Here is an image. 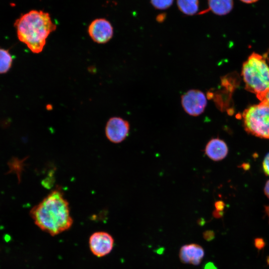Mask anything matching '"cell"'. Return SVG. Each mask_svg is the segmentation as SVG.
<instances>
[{
	"label": "cell",
	"mask_w": 269,
	"mask_h": 269,
	"mask_svg": "<svg viewBox=\"0 0 269 269\" xmlns=\"http://www.w3.org/2000/svg\"><path fill=\"white\" fill-rule=\"evenodd\" d=\"M204 269H218L217 268L212 262L206 263L204 267Z\"/></svg>",
	"instance_id": "19"
},
{
	"label": "cell",
	"mask_w": 269,
	"mask_h": 269,
	"mask_svg": "<svg viewBox=\"0 0 269 269\" xmlns=\"http://www.w3.org/2000/svg\"><path fill=\"white\" fill-rule=\"evenodd\" d=\"M14 25L18 39L36 54L43 50L48 36L56 29L48 12L37 10L21 15Z\"/></svg>",
	"instance_id": "2"
},
{
	"label": "cell",
	"mask_w": 269,
	"mask_h": 269,
	"mask_svg": "<svg viewBox=\"0 0 269 269\" xmlns=\"http://www.w3.org/2000/svg\"><path fill=\"white\" fill-rule=\"evenodd\" d=\"M263 100H265L269 104V91L267 93Z\"/></svg>",
	"instance_id": "23"
},
{
	"label": "cell",
	"mask_w": 269,
	"mask_h": 269,
	"mask_svg": "<svg viewBox=\"0 0 269 269\" xmlns=\"http://www.w3.org/2000/svg\"><path fill=\"white\" fill-rule=\"evenodd\" d=\"M12 57L8 50L0 48V74L6 73L10 68Z\"/></svg>",
	"instance_id": "13"
},
{
	"label": "cell",
	"mask_w": 269,
	"mask_h": 269,
	"mask_svg": "<svg viewBox=\"0 0 269 269\" xmlns=\"http://www.w3.org/2000/svg\"><path fill=\"white\" fill-rule=\"evenodd\" d=\"M264 191L266 195L269 199V180L266 183Z\"/></svg>",
	"instance_id": "20"
},
{
	"label": "cell",
	"mask_w": 269,
	"mask_h": 269,
	"mask_svg": "<svg viewBox=\"0 0 269 269\" xmlns=\"http://www.w3.org/2000/svg\"><path fill=\"white\" fill-rule=\"evenodd\" d=\"M91 39L99 44L106 43L113 36V28L109 21L105 18H97L91 22L88 28Z\"/></svg>",
	"instance_id": "8"
},
{
	"label": "cell",
	"mask_w": 269,
	"mask_h": 269,
	"mask_svg": "<svg viewBox=\"0 0 269 269\" xmlns=\"http://www.w3.org/2000/svg\"><path fill=\"white\" fill-rule=\"evenodd\" d=\"M263 167L265 173L269 176V153L266 155L264 159Z\"/></svg>",
	"instance_id": "15"
},
{
	"label": "cell",
	"mask_w": 269,
	"mask_h": 269,
	"mask_svg": "<svg viewBox=\"0 0 269 269\" xmlns=\"http://www.w3.org/2000/svg\"><path fill=\"white\" fill-rule=\"evenodd\" d=\"M240 0L246 3H252L256 2L258 1L259 0Z\"/></svg>",
	"instance_id": "22"
},
{
	"label": "cell",
	"mask_w": 269,
	"mask_h": 269,
	"mask_svg": "<svg viewBox=\"0 0 269 269\" xmlns=\"http://www.w3.org/2000/svg\"><path fill=\"white\" fill-rule=\"evenodd\" d=\"M203 237L205 240L207 241L212 240L215 237V234L213 231L208 230L203 233Z\"/></svg>",
	"instance_id": "17"
},
{
	"label": "cell",
	"mask_w": 269,
	"mask_h": 269,
	"mask_svg": "<svg viewBox=\"0 0 269 269\" xmlns=\"http://www.w3.org/2000/svg\"><path fill=\"white\" fill-rule=\"evenodd\" d=\"M204 256L203 248L198 244H190L181 247L179 257L181 262L193 265H199Z\"/></svg>",
	"instance_id": "9"
},
{
	"label": "cell",
	"mask_w": 269,
	"mask_h": 269,
	"mask_svg": "<svg viewBox=\"0 0 269 269\" xmlns=\"http://www.w3.org/2000/svg\"><path fill=\"white\" fill-rule=\"evenodd\" d=\"M266 211L269 218V206L266 207Z\"/></svg>",
	"instance_id": "24"
},
{
	"label": "cell",
	"mask_w": 269,
	"mask_h": 269,
	"mask_svg": "<svg viewBox=\"0 0 269 269\" xmlns=\"http://www.w3.org/2000/svg\"><path fill=\"white\" fill-rule=\"evenodd\" d=\"M255 246L258 250L262 249L265 246L264 240L261 238H257L255 239Z\"/></svg>",
	"instance_id": "16"
},
{
	"label": "cell",
	"mask_w": 269,
	"mask_h": 269,
	"mask_svg": "<svg viewBox=\"0 0 269 269\" xmlns=\"http://www.w3.org/2000/svg\"><path fill=\"white\" fill-rule=\"evenodd\" d=\"M30 215L39 228L51 236L69 229L73 222L69 203L58 189L52 190L34 206Z\"/></svg>",
	"instance_id": "1"
},
{
	"label": "cell",
	"mask_w": 269,
	"mask_h": 269,
	"mask_svg": "<svg viewBox=\"0 0 269 269\" xmlns=\"http://www.w3.org/2000/svg\"><path fill=\"white\" fill-rule=\"evenodd\" d=\"M177 4L180 10L187 15H193L198 10V0H177Z\"/></svg>",
	"instance_id": "12"
},
{
	"label": "cell",
	"mask_w": 269,
	"mask_h": 269,
	"mask_svg": "<svg viewBox=\"0 0 269 269\" xmlns=\"http://www.w3.org/2000/svg\"><path fill=\"white\" fill-rule=\"evenodd\" d=\"M242 117L248 133L260 137L269 138V104L265 100L246 109Z\"/></svg>",
	"instance_id": "4"
},
{
	"label": "cell",
	"mask_w": 269,
	"mask_h": 269,
	"mask_svg": "<svg viewBox=\"0 0 269 269\" xmlns=\"http://www.w3.org/2000/svg\"><path fill=\"white\" fill-rule=\"evenodd\" d=\"M89 243L92 253L98 257H102L111 252L114 240L108 233L99 231L91 235Z\"/></svg>",
	"instance_id": "6"
},
{
	"label": "cell",
	"mask_w": 269,
	"mask_h": 269,
	"mask_svg": "<svg viewBox=\"0 0 269 269\" xmlns=\"http://www.w3.org/2000/svg\"><path fill=\"white\" fill-rule=\"evenodd\" d=\"M208 10L214 13L224 15L229 13L233 9V0H208Z\"/></svg>",
	"instance_id": "11"
},
{
	"label": "cell",
	"mask_w": 269,
	"mask_h": 269,
	"mask_svg": "<svg viewBox=\"0 0 269 269\" xmlns=\"http://www.w3.org/2000/svg\"><path fill=\"white\" fill-rule=\"evenodd\" d=\"M129 122L120 118L112 117L107 123L105 133L107 138L115 143L121 142L129 134Z\"/></svg>",
	"instance_id": "7"
},
{
	"label": "cell",
	"mask_w": 269,
	"mask_h": 269,
	"mask_svg": "<svg viewBox=\"0 0 269 269\" xmlns=\"http://www.w3.org/2000/svg\"><path fill=\"white\" fill-rule=\"evenodd\" d=\"M152 5L158 9H165L170 7L173 0H150Z\"/></svg>",
	"instance_id": "14"
},
{
	"label": "cell",
	"mask_w": 269,
	"mask_h": 269,
	"mask_svg": "<svg viewBox=\"0 0 269 269\" xmlns=\"http://www.w3.org/2000/svg\"><path fill=\"white\" fill-rule=\"evenodd\" d=\"M223 213L221 211H218L217 210L214 211L213 212V215L215 218L221 217Z\"/></svg>",
	"instance_id": "21"
},
{
	"label": "cell",
	"mask_w": 269,
	"mask_h": 269,
	"mask_svg": "<svg viewBox=\"0 0 269 269\" xmlns=\"http://www.w3.org/2000/svg\"><path fill=\"white\" fill-rule=\"evenodd\" d=\"M205 154L214 161H219L224 158L228 152L226 143L218 138H212L207 143Z\"/></svg>",
	"instance_id": "10"
},
{
	"label": "cell",
	"mask_w": 269,
	"mask_h": 269,
	"mask_svg": "<svg viewBox=\"0 0 269 269\" xmlns=\"http://www.w3.org/2000/svg\"><path fill=\"white\" fill-rule=\"evenodd\" d=\"M181 104L186 113L196 117L204 112L207 106V99L203 92L192 89L182 96Z\"/></svg>",
	"instance_id": "5"
},
{
	"label": "cell",
	"mask_w": 269,
	"mask_h": 269,
	"mask_svg": "<svg viewBox=\"0 0 269 269\" xmlns=\"http://www.w3.org/2000/svg\"><path fill=\"white\" fill-rule=\"evenodd\" d=\"M216 209L218 211H221L224 207V203L221 201H217L215 203Z\"/></svg>",
	"instance_id": "18"
},
{
	"label": "cell",
	"mask_w": 269,
	"mask_h": 269,
	"mask_svg": "<svg viewBox=\"0 0 269 269\" xmlns=\"http://www.w3.org/2000/svg\"><path fill=\"white\" fill-rule=\"evenodd\" d=\"M242 75L246 89L262 101L269 91V66L265 58L253 53L243 63Z\"/></svg>",
	"instance_id": "3"
},
{
	"label": "cell",
	"mask_w": 269,
	"mask_h": 269,
	"mask_svg": "<svg viewBox=\"0 0 269 269\" xmlns=\"http://www.w3.org/2000/svg\"><path fill=\"white\" fill-rule=\"evenodd\" d=\"M267 262H268V264H269V257H268L267 259Z\"/></svg>",
	"instance_id": "25"
}]
</instances>
